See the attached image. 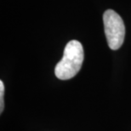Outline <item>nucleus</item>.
<instances>
[{"mask_svg":"<svg viewBox=\"0 0 131 131\" xmlns=\"http://www.w3.org/2000/svg\"><path fill=\"white\" fill-rule=\"evenodd\" d=\"M84 54L80 42L69 41L64 49L63 57L54 68V74L61 80H68L75 77L82 67Z\"/></svg>","mask_w":131,"mask_h":131,"instance_id":"nucleus-1","label":"nucleus"},{"mask_svg":"<svg viewBox=\"0 0 131 131\" xmlns=\"http://www.w3.org/2000/svg\"><path fill=\"white\" fill-rule=\"evenodd\" d=\"M104 29L107 43L112 50L122 46L125 36V27L121 16L112 9H107L103 15Z\"/></svg>","mask_w":131,"mask_h":131,"instance_id":"nucleus-2","label":"nucleus"},{"mask_svg":"<svg viewBox=\"0 0 131 131\" xmlns=\"http://www.w3.org/2000/svg\"><path fill=\"white\" fill-rule=\"evenodd\" d=\"M4 82L0 80V113H3L4 108Z\"/></svg>","mask_w":131,"mask_h":131,"instance_id":"nucleus-3","label":"nucleus"}]
</instances>
